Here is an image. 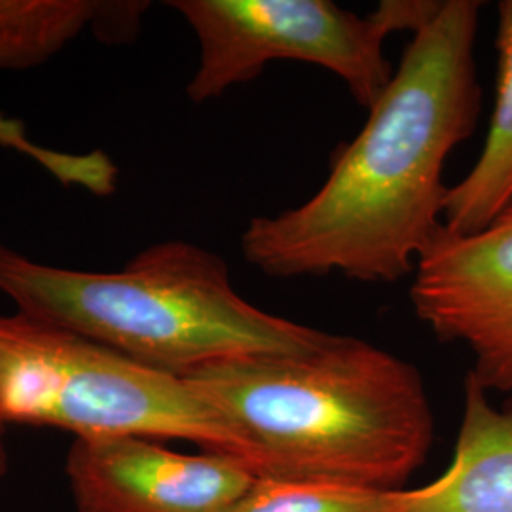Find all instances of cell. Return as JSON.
I'll return each mask as SVG.
<instances>
[{
    "instance_id": "2",
    "label": "cell",
    "mask_w": 512,
    "mask_h": 512,
    "mask_svg": "<svg viewBox=\"0 0 512 512\" xmlns=\"http://www.w3.org/2000/svg\"><path fill=\"white\" fill-rule=\"evenodd\" d=\"M186 380L228 423L256 478L399 492L433 446L420 370L353 336L220 361Z\"/></svg>"
},
{
    "instance_id": "6",
    "label": "cell",
    "mask_w": 512,
    "mask_h": 512,
    "mask_svg": "<svg viewBox=\"0 0 512 512\" xmlns=\"http://www.w3.org/2000/svg\"><path fill=\"white\" fill-rule=\"evenodd\" d=\"M410 302L440 342L469 349V374L488 393H512V205L469 236L442 224L412 274Z\"/></svg>"
},
{
    "instance_id": "13",
    "label": "cell",
    "mask_w": 512,
    "mask_h": 512,
    "mask_svg": "<svg viewBox=\"0 0 512 512\" xmlns=\"http://www.w3.org/2000/svg\"><path fill=\"white\" fill-rule=\"evenodd\" d=\"M4 431L6 427L0 425V480L6 475L8 469V454H6V444H4Z\"/></svg>"
},
{
    "instance_id": "12",
    "label": "cell",
    "mask_w": 512,
    "mask_h": 512,
    "mask_svg": "<svg viewBox=\"0 0 512 512\" xmlns=\"http://www.w3.org/2000/svg\"><path fill=\"white\" fill-rule=\"evenodd\" d=\"M0 145L27 156L65 186H78L90 192L103 177V162L97 152L71 154L38 145L19 120L4 112H0Z\"/></svg>"
},
{
    "instance_id": "4",
    "label": "cell",
    "mask_w": 512,
    "mask_h": 512,
    "mask_svg": "<svg viewBox=\"0 0 512 512\" xmlns=\"http://www.w3.org/2000/svg\"><path fill=\"white\" fill-rule=\"evenodd\" d=\"M8 423L76 439L186 440L239 459L228 423L186 378L23 313L0 315V425Z\"/></svg>"
},
{
    "instance_id": "8",
    "label": "cell",
    "mask_w": 512,
    "mask_h": 512,
    "mask_svg": "<svg viewBox=\"0 0 512 512\" xmlns=\"http://www.w3.org/2000/svg\"><path fill=\"white\" fill-rule=\"evenodd\" d=\"M389 512H512V399L495 408L467 374L448 469L421 488L393 492Z\"/></svg>"
},
{
    "instance_id": "10",
    "label": "cell",
    "mask_w": 512,
    "mask_h": 512,
    "mask_svg": "<svg viewBox=\"0 0 512 512\" xmlns=\"http://www.w3.org/2000/svg\"><path fill=\"white\" fill-rule=\"evenodd\" d=\"M495 46V105L484 148L444 200L442 224L458 236L484 230L512 205V0L497 6Z\"/></svg>"
},
{
    "instance_id": "1",
    "label": "cell",
    "mask_w": 512,
    "mask_h": 512,
    "mask_svg": "<svg viewBox=\"0 0 512 512\" xmlns=\"http://www.w3.org/2000/svg\"><path fill=\"white\" fill-rule=\"evenodd\" d=\"M480 8L440 0L363 129L334 152L323 186L308 202L247 224L241 253L251 266L279 279L342 274L363 283L416 272L442 228L444 165L480 116Z\"/></svg>"
},
{
    "instance_id": "3",
    "label": "cell",
    "mask_w": 512,
    "mask_h": 512,
    "mask_svg": "<svg viewBox=\"0 0 512 512\" xmlns=\"http://www.w3.org/2000/svg\"><path fill=\"white\" fill-rule=\"evenodd\" d=\"M0 293L18 313L179 378L228 359L317 348L330 336L256 308L234 289L222 256L183 239L107 274L42 264L0 241Z\"/></svg>"
},
{
    "instance_id": "7",
    "label": "cell",
    "mask_w": 512,
    "mask_h": 512,
    "mask_svg": "<svg viewBox=\"0 0 512 512\" xmlns=\"http://www.w3.org/2000/svg\"><path fill=\"white\" fill-rule=\"evenodd\" d=\"M65 471L78 512H226L256 480L230 454L139 437L74 439Z\"/></svg>"
},
{
    "instance_id": "5",
    "label": "cell",
    "mask_w": 512,
    "mask_h": 512,
    "mask_svg": "<svg viewBox=\"0 0 512 512\" xmlns=\"http://www.w3.org/2000/svg\"><path fill=\"white\" fill-rule=\"evenodd\" d=\"M200 44L186 93L202 105L255 80L272 61L310 63L336 74L370 109L393 78L385 40L416 33L440 0H384L357 16L330 0H171Z\"/></svg>"
},
{
    "instance_id": "11",
    "label": "cell",
    "mask_w": 512,
    "mask_h": 512,
    "mask_svg": "<svg viewBox=\"0 0 512 512\" xmlns=\"http://www.w3.org/2000/svg\"><path fill=\"white\" fill-rule=\"evenodd\" d=\"M391 494L325 482L256 478L226 512H389Z\"/></svg>"
},
{
    "instance_id": "9",
    "label": "cell",
    "mask_w": 512,
    "mask_h": 512,
    "mask_svg": "<svg viewBox=\"0 0 512 512\" xmlns=\"http://www.w3.org/2000/svg\"><path fill=\"white\" fill-rule=\"evenodd\" d=\"M148 6V2L0 0V71L35 69L86 29L109 42L135 38Z\"/></svg>"
}]
</instances>
